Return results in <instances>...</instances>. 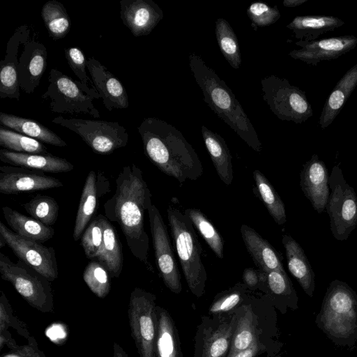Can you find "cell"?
<instances>
[{
	"label": "cell",
	"instance_id": "33",
	"mask_svg": "<svg viewBox=\"0 0 357 357\" xmlns=\"http://www.w3.org/2000/svg\"><path fill=\"white\" fill-rule=\"evenodd\" d=\"M2 212L6 222L13 231L26 239L40 243L45 242L54 234L52 227L47 226L8 206H3Z\"/></svg>",
	"mask_w": 357,
	"mask_h": 357
},
{
	"label": "cell",
	"instance_id": "39",
	"mask_svg": "<svg viewBox=\"0 0 357 357\" xmlns=\"http://www.w3.org/2000/svg\"><path fill=\"white\" fill-rule=\"evenodd\" d=\"M0 146L13 152L50 155L41 142L0 126Z\"/></svg>",
	"mask_w": 357,
	"mask_h": 357
},
{
	"label": "cell",
	"instance_id": "15",
	"mask_svg": "<svg viewBox=\"0 0 357 357\" xmlns=\"http://www.w3.org/2000/svg\"><path fill=\"white\" fill-rule=\"evenodd\" d=\"M0 236L20 260L47 278L50 282L58 278L56 252L52 247L26 239L0 222Z\"/></svg>",
	"mask_w": 357,
	"mask_h": 357
},
{
	"label": "cell",
	"instance_id": "10",
	"mask_svg": "<svg viewBox=\"0 0 357 357\" xmlns=\"http://www.w3.org/2000/svg\"><path fill=\"white\" fill-rule=\"evenodd\" d=\"M261 84L264 100L278 119L302 123L312 116L305 92L287 79L271 75L264 77Z\"/></svg>",
	"mask_w": 357,
	"mask_h": 357
},
{
	"label": "cell",
	"instance_id": "51",
	"mask_svg": "<svg viewBox=\"0 0 357 357\" xmlns=\"http://www.w3.org/2000/svg\"><path fill=\"white\" fill-rule=\"evenodd\" d=\"M307 0H284L282 4L285 7L294 8L298 6H301Z\"/></svg>",
	"mask_w": 357,
	"mask_h": 357
},
{
	"label": "cell",
	"instance_id": "42",
	"mask_svg": "<svg viewBox=\"0 0 357 357\" xmlns=\"http://www.w3.org/2000/svg\"><path fill=\"white\" fill-rule=\"evenodd\" d=\"M83 279L90 290L98 298H103L110 291L109 272L100 262L91 261L83 273Z\"/></svg>",
	"mask_w": 357,
	"mask_h": 357
},
{
	"label": "cell",
	"instance_id": "26",
	"mask_svg": "<svg viewBox=\"0 0 357 357\" xmlns=\"http://www.w3.org/2000/svg\"><path fill=\"white\" fill-rule=\"evenodd\" d=\"M0 160L11 166L43 172L62 173L70 172L74 169V165L65 158L52 154L22 153L1 149Z\"/></svg>",
	"mask_w": 357,
	"mask_h": 357
},
{
	"label": "cell",
	"instance_id": "16",
	"mask_svg": "<svg viewBox=\"0 0 357 357\" xmlns=\"http://www.w3.org/2000/svg\"><path fill=\"white\" fill-rule=\"evenodd\" d=\"M301 48L289 55L309 65L317 66L324 61L335 59L351 51L357 46V38L352 35L331 37L312 41L298 40Z\"/></svg>",
	"mask_w": 357,
	"mask_h": 357
},
{
	"label": "cell",
	"instance_id": "1",
	"mask_svg": "<svg viewBox=\"0 0 357 357\" xmlns=\"http://www.w3.org/2000/svg\"><path fill=\"white\" fill-rule=\"evenodd\" d=\"M152 194L135 164L123 167L116 179L114 194L104 204L105 216L116 222L132 255L153 272L149 261V237L144 227L145 212L153 204Z\"/></svg>",
	"mask_w": 357,
	"mask_h": 357
},
{
	"label": "cell",
	"instance_id": "31",
	"mask_svg": "<svg viewBox=\"0 0 357 357\" xmlns=\"http://www.w3.org/2000/svg\"><path fill=\"white\" fill-rule=\"evenodd\" d=\"M202 135L219 178L225 185H231L233 181L232 157L225 140L205 126H202Z\"/></svg>",
	"mask_w": 357,
	"mask_h": 357
},
{
	"label": "cell",
	"instance_id": "35",
	"mask_svg": "<svg viewBox=\"0 0 357 357\" xmlns=\"http://www.w3.org/2000/svg\"><path fill=\"white\" fill-rule=\"evenodd\" d=\"M256 191L275 222L282 225L287 221L284 204L268 178L258 169L253 172Z\"/></svg>",
	"mask_w": 357,
	"mask_h": 357
},
{
	"label": "cell",
	"instance_id": "11",
	"mask_svg": "<svg viewBox=\"0 0 357 357\" xmlns=\"http://www.w3.org/2000/svg\"><path fill=\"white\" fill-rule=\"evenodd\" d=\"M156 306L155 294L139 287L132 291L128 316L131 336L139 357H155Z\"/></svg>",
	"mask_w": 357,
	"mask_h": 357
},
{
	"label": "cell",
	"instance_id": "18",
	"mask_svg": "<svg viewBox=\"0 0 357 357\" xmlns=\"http://www.w3.org/2000/svg\"><path fill=\"white\" fill-rule=\"evenodd\" d=\"M22 45L17 66L19 86L31 94L39 85L46 69L47 52L45 46L33 36L29 37Z\"/></svg>",
	"mask_w": 357,
	"mask_h": 357
},
{
	"label": "cell",
	"instance_id": "46",
	"mask_svg": "<svg viewBox=\"0 0 357 357\" xmlns=\"http://www.w3.org/2000/svg\"><path fill=\"white\" fill-rule=\"evenodd\" d=\"M14 328L17 333L26 338L29 333L25 325L13 316L11 307L3 291L0 298V333L8 332V327Z\"/></svg>",
	"mask_w": 357,
	"mask_h": 357
},
{
	"label": "cell",
	"instance_id": "22",
	"mask_svg": "<svg viewBox=\"0 0 357 357\" xmlns=\"http://www.w3.org/2000/svg\"><path fill=\"white\" fill-rule=\"evenodd\" d=\"M109 183L102 172L91 170L84 185L75 218L73 237L79 239L93 215L96 213L98 199L110 191Z\"/></svg>",
	"mask_w": 357,
	"mask_h": 357
},
{
	"label": "cell",
	"instance_id": "45",
	"mask_svg": "<svg viewBox=\"0 0 357 357\" xmlns=\"http://www.w3.org/2000/svg\"><path fill=\"white\" fill-rule=\"evenodd\" d=\"M65 57L69 67L82 84L96 89L91 78L87 75V60L79 47H69L64 50Z\"/></svg>",
	"mask_w": 357,
	"mask_h": 357
},
{
	"label": "cell",
	"instance_id": "2",
	"mask_svg": "<svg viewBox=\"0 0 357 357\" xmlns=\"http://www.w3.org/2000/svg\"><path fill=\"white\" fill-rule=\"evenodd\" d=\"M137 129L146 155L162 172L181 183L196 181L202 175L204 168L198 155L175 127L147 117Z\"/></svg>",
	"mask_w": 357,
	"mask_h": 357
},
{
	"label": "cell",
	"instance_id": "36",
	"mask_svg": "<svg viewBox=\"0 0 357 357\" xmlns=\"http://www.w3.org/2000/svg\"><path fill=\"white\" fill-rule=\"evenodd\" d=\"M41 17L49 36L54 40L64 38L69 32L71 21L64 6L56 0H50L43 6Z\"/></svg>",
	"mask_w": 357,
	"mask_h": 357
},
{
	"label": "cell",
	"instance_id": "17",
	"mask_svg": "<svg viewBox=\"0 0 357 357\" xmlns=\"http://www.w3.org/2000/svg\"><path fill=\"white\" fill-rule=\"evenodd\" d=\"M61 181L45 172L15 166L0 167V192L6 195L63 187Z\"/></svg>",
	"mask_w": 357,
	"mask_h": 357
},
{
	"label": "cell",
	"instance_id": "41",
	"mask_svg": "<svg viewBox=\"0 0 357 357\" xmlns=\"http://www.w3.org/2000/svg\"><path fill=\"white\" fill-rule=\"evenodd\" d=\"M22 206L31 218L47 226L52 227L57 220L59 205L50 196L36 195Z\"/></svg>",
	"mask_w": 357,
	"mask_h": 357
},
{
	"label": "cell",
	"instance_id": "14",
	"mask_svg": "<svg viewBox=\"0 0 357 357\" xmlns=\"http://www.w3.org/2000/svg\"><path fill=\"white\" fill-rule=\"evenodd\" d=\"M155 262L163 282L173 293L182 291L181 275L172 249L167 228L158 208L152 204L148 208Z\"/></svg>",
	"mask_w": 357,
	"mask_h": 357
},
{
	"label": "cell",
	"instance_id": "27",
	"mask_svg": "<svg viewBox=\"0 0 357 357\" xmlns=\"http://www.w3.org/2000/svg\"><path fill=\"white\" fill-rule=\"evenodd\" d=\"M282 243L284 247L289 272L310 297H312L315 288L314 273L303 249L291 236L284 234Z\"/></svg>",
	"mask_w": 357,
	"mask_h": 357
},
{
	"label": "cell",
	"instance_id": "38",
	"mask_svg": "<svg viewBox=\"0 0 357 357\" xmlns=\"http://www.w3.org/2000/svg\"><path fill=\"white\" fill-rule=\"evenodd\" d=\"M215 32L220 50L230 66L238 69L241 56L238 38L229 23L223 18L215 22Z\"/></svg>",
	"mask_w": 357,
	"mask_h": 357
},
{
	"label": "cell",
	"instance_id": "49",
	"mask_svg": "<svg viewBox=\"0 0 357 357\" xmlns=\"http://www.w3.org/2000/svg\"><path fill=\"white\" fill-rule=\"evenodd\" d=\"M29 344L17 347L12 351L15 357H47L39 349L33 337L28 338Z\"/></svg>",
	"mask_w": 357,
	"mask_h": 357
},
{
	"label": "cell",
	"instance_id": "28",
	"mask_svg": "<svg viewBox=\"0 0 357 357\" xmlns=\"http://www.w3.org/2000/svg\"><path fill=\"white\" fill-rule=\"evenodd\" d=\"M156 317L155 357H183L178 329L169 312L157 305Z\"/></svg>",
	"mask_w": 357,
	"mask_h": 357
},
{
	"label": "cell",
	"instance_id": "24",
	"mask_svg": "<svg viewBox=\"0 0 357 357\" xmlns=\"http://www.w3.org/2000/svg\"><path fill=\"white\" fill-rule=\"evenodd\" d=\"M261 271V270H260ZM263 275L260 291L265 295L275 309L285 314L288 308L298 309V296L286 272L261 271Z\"/></svg>",
	"mask_w": 357,
	"mask_h": 357
},
{
	"label": "cell",
	"instance_id": "50",
	"mask_svg": "<svg viewBox=\"0 0 357 357\" xmlns=\"http://www.w3.org/2000/svg\"><path fill=\"white\" fill-rule=\"evenodd\" d=\"M112 357H128V355L124 349L115 342L113 344Z\"/></svg>",
	"mask_w": 357,
	"mask_h": 357
},
{
	"label": "cell",
	"instance_id": "12",
	"mask_svg": "<svg viewBox=\"0 0 357 357\" xmlns=\"http://www.w3.org/2000/svg\"><path fill=\"white\" fill-rule=\"evenodd\" d=\"M52 122L75 132L98 154H110L128 143L129 135L118 122L61 116L54 118Z\"/></svg>",
	"mask_w": 357,
	"mask_h": 357
},
{
	"label": "cell",
	"instance_id": "21",
	"mask_svg": "<svg viewBox=\"0 0 357 357\" xmlns=\"http://www.w3.org/2000/svg\"><path fill=\"white\" fill-rule=\"evenodd\" d=\"M87 69L104 106L109 112L128 107V96L123 85L104 65L95 58L89 57Z\"/></svg>",
	"mask_w": 357,
	"mask_h": 357
},
{
	"label": "cell",
	"instance_id": "44",
	"mask_svg": "<svg viewBox=\"0 0 357 357\" xmlns=\"http://www.w3.org/2000/svg\"><path fill=\"white\" fill-rule=\"evenodd\" d=\"M247 14L252 21V26L257 27L269 26L275 23L280 17L277 6H269L263 2H254L247 9Z\"/></svg>",
	"mask_w": 357,
	"mask_h": 357
},
{
	"label": "cell",
	"instance_id": "4",
	"mask_svg": "<svg viewBox=\"0 0 357 357\" xmlns=\"http://www.w3.org/2000/svg\"><path fill=\"white\" fill-rule=\"evenodd\" d=\"M317 326L335 344L351 347L357 340V294L346 282L335 280L326 289Z\"/></svg>",
	"mask_w": 357,
	"mask_h": 357
},
{
	"label": "cell",
	"instance_id": "25",
	"mask_svg": "<svg viewBox=\"0 0 357 357\" xmlns=\"http://www.w3.org/2000/svg\"><path fill=\"white\" fill-rule=\"evenodd\" d=\"M240 231L246 249L259 270L285 272L280 255L255 229L243 224Z\"/></svg>",
	"mask_w": 357,
	"mask_h": 357
},
{
	"label": "cell",
	"instance_id": "23",
	"mask_svg": "<svg viewBox=\"0 0 357 357\" xmlns=\"http://www.w3.org/2000/svg\"><path fill=\"white\" fill-rule=\"evenodd\" d=\"M27 25L17 27L10 38L4 59L0 63V98L20 99V86L17 75L18 51L20 45L29 37Z\"/></svg>",
	"mask_w": 357,
	"mask_h": 357
},
{
	"label": "cell",
	"instance_id": "7",
	"mask_svg": "<svg viewBox=\"0 0 357 357\" xmlns=\"http://www.w3.org/2000/svg\"><path fill=\"white\" fill-rule=\"evenodd\" d=\"M47 91L41 96L50 100L52 112L61 114H87L99 118L100 112L93 104L100 98L96 89H91L63 74L56 68H52L48 76Z\"/></svg>",
	"mask_w": 357,
	"mask_h": 357
},
{
	"label": "cell",
	"instance_id": "9",
	"mask_svg": "<svg viewBox=\"0 0 357 357\" xmlns=\"http://www.w3.org/2000/svg\"><path fill=\"white\" fill-rule=\"evenodd\" d=\"M328 185L331 192L326 211L330 218L331 230L335 239L344 241L357 227V196L339 165L333 167Z\"/></svg>",
	"mask_w": 357,
	"mask_h": 357
},
{
	"label": "cell",
	"instance_id": "13",
	"mask_svg": "<svg viewBox=\"0 0 357 357\" xmlns=\"http://www.w3.org/2000/svg\"><path fill=\"white\" fill-rule=\"evenodd\" d=\"M237 321V310L221 315H204L194 337L193 357H227Z\"/></svg>",
	"mask_w": 357,
	"mask_h": 357
},
{
	"label": "cell",
	"instance_id": "34",
	"mask_svg": "<svg viewBox=\"0 0 357 357\" xmlns=\"http://www.w3.org/2000/svg\"><path fill=\"white\" fill-rule=\"evenodd\" d=\"M103 241L97 255L100 261L114 278H119L123 269V251L121 241L113 225L102 215Z\"/></svg>",
	"mask_w": 357,
	"mask_h": 357
},
{
	"label": "cell",
	"instance_id": "20",
	"mask_svg": "<svg viewBox=\"0 0 357 357\" xmlns=\"http://www.w3.org/2000/svg\"><path fill=\"white\" fill-rule=\"evenodd\" d=\"M300 178L303 194L310 200L313 208L318 213H321L326 210L330 195L329 176L324 162L314 154L303 165Z\"/></svg>",
	"mask_w": 357,
	"mask_h": 357
},
{
	"label": "cell",
	"instance_id": "32",
	"mask_svg": "<svg viewBox=\"0 0 357 357\" xmlns=\"http://www.w3.org/2000/svg\"><path fill=\"white\" fill-rule=\"evenodd\" d=\"M0 124L10 130L50 145L59 147L67 146L66 142L55 132L31 119L1 112Z\"/></svg>",
	"mask_w": 357,
	"mask_h": 357
},
{
	"label": "cell",
	"instance_id": "30",
	"mask_svg": "<svg viewBox=\"0 0 357 357\" xmlns=\"http://www.w3.org/2000/svg\"><path fill=\"white\" fill-rule=\"evenodd\" d=\"M344 24V22L334 16L302 15L296 16L287 25L299 40L312 41L328 31Z\"/></svg>",
	"mask_w": 357,
	"mask_h": 357
},
{
	"label": "cell",
	"instance_id": "8",
	"mask_svg": "<svg viewBox=\"0 0 357 357\" xmlns=\"http://www.w3.org/2000/svg\"><path fill=\"white\" fill-rule=\"evenodd\" d=\"M0 274L31 307L45 313L53 311L50 282L24 262L14 263L0 252Z\"/></svg>",
	"mask_w": 357,
	"mask_h": 357
},
{
	"label": "cell",
	"instance_id": "19",
	"mask_svg": "<svg viewBox=\"0 0 357 357\" xmlns=\"http://www.w3.org/2000/svg\"><path fill=\"white\" fill-rule=\"evenodd\" d=\"M120 17L135 37L147 36L163 18V11L152 0H121Z\"/></svg>",
	"mask_w": 357,
	"mask_h": 357
},
{
	"label": "cell",
	"instance_id": "5",
	"mask_svg": "<svg viewBox=\"0 0 357 357\" xmlns=\"http://www.w3.org/2000/svg\"><path fill=\"white\" fill-rule=\"evenodd\" d=\"M278 337L275 307L264 294L253 293L237 309V321L227 357L262 342L278 352L282 344Z\"/></svg>",
	"mask_w": 357,
	"mask_h": 357
},
{
	"label": "cell",
	"instance_id": "43",
	"mask_svg": "<svg viewBox=\"0 0 357 357\" xmlns=\"http://www.w3.org/2000/svg\"><path fill=\"white\" fill-rule=\"evenodd\" d=\"M103 241L102 214L97 215L86 227L81 238V243L88 259L96 257Z\"/></svg>",
	"mask_w": 357,
	"mask_h": 357
},
{
	"label": "cell",
	"instance_id": "47",
	"mask_svg": "<svg viewBox=\"0 0 357 357\" xmlns=\"http://www.w3.org/2000/svg\"><path fill=\"white\" fill-rule=\"evenodd\" d=\"M242 279L243 283L250 291L254 292L257 290H261L263 275L260 270L247 268L243 271Z\"/></svg>",
	"mask_w": 357,
	"mask_h": 357
},
{
	"label": "cell",
	"instance_id": "6",
	"mask_svg": "<svg viewBox=\"0 0 357 357\" xmlns=\"http://www.w3.org/2000/svg\"><path fill=\"white\" fill-rule=\"evenodd\" d=\"M167 219L182 271L191 293L197 298L205 294L207 274L202 261V246L190 219L169 205Z\"/></svg>",
	"mask_w": 357,
	"mask_h": 357
},
{
	"label": "cell",
	"instance_id": "48",
	"mask_svg": "<svg viewBox=\"0 0 357 357\" xmlns=\"http://www.w3.org/2000/svg\"><path fill=\"white\" fill-rule=\"evenodd\" d=\"M277 353L268 345L262 342H256L248 349L236 354L231 357H257L261 354H266V357H271Z\"/></svg>",
	"mask_w": 357,
	"mask_h": 357
},
{
	"label": "cell",
	"instance_id": "40",
	"mask_svg": "<svg viewBox=\"0 0 357 357\" xmlns=\"http://www.w3.org/2000/svg\"><path fill=\"white\" fill-rule=\"evenodd\" d=\"M183 213L215 255L222 259L224 258L223 239L211 222L199 209L186 208Z\"/></svg>",
	"mask_w": 357,
	"mask_h": 357
},
{
	"label": "cell",
	"instance_id": "3",
	"mask_svg": "<svg viewBox=\"0 0 357 357\" xmlns=\"http://www.w3.org/2000/svg\"><path fill=\"white\" fill-rule=\"evenodd\" d=\"M189 66L204 102L250 147L261 152V143L254 126L226 83L195 53L189 56Z\"/></svg>",
	"mask_w": 357,
	"mask_h": 357
},
{
	"label": "cell",
	"instance_id": "37",
	"mask_svg": "<svg viewBox=\"0 0 357 357\" xmlns=\"http://www.w3.org/2000/svg\"><path fill=\"white\" fill-rule=\"evenodd\" d=\"M243 282H237L219 292L209 305L208 315H221L236 311L252 294Z\"/></svg>",
	"mask_w": 357,
	"mask_h": 357
},
{
	"label": "cell",
	"instance_id": "29",
	"mask_svg": "<svg viewBox=\"0 0 357 357\" xmlns=\"http://www.w3.org/2000/svg\"><path fill=\"white\" fill-rule=\"evenodd\" d=\"M357 86V63L339 80L324 105L319 123L322 130L335 120Z\"/></svg>",
	"mask_w": 357,
	"mask_h": 357
}]
</instances>
